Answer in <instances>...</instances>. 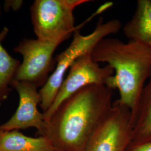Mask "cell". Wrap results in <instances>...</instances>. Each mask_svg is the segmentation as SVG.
<instances>
[{
    "instance_id": "6da1fadb",
    "label": "cell",
    "mask_w": 151,
    "mask_h": 151,
    "mask_svg": "<svg viewBox=\"0 0 151 151\" xmlns=\"http://www.w3.org/2000/svg\"><path fill=\"white\" fill-rule=\"evenodd\" d=\"M113 90L85 87L65 100L46 122L43 136L58 151H84L87 143L113 106Z\"/></svg>"
},
{
    "instance_id": "7a4b0ae2",
    "label": "cell",
    "mask_w": 151,
    "mask_h": 151,
    "mask_svg": "<svg viewBox=\"0 0 151 151\" xmlns=\"http://www.w3.org/2000/svg\"><path fill=\"white\" fill-rule=\"evenodd\" d=\"M96 62L111 66L114 75L107 87L119 91L121 105L132 111L146 82L151 76V49L133 40L125 43L118 39L104 38L91 52Z\"/></svg>"
},
{
    "instance_id": "3957f363",
    "label": "cell",
    "mask_w": 151,
    "mask_h": 151,
    "mask_svg": "<svg viewBox=\"0 0 151 151\" xmlns=\"http://www.w3.org/2000/svg\"><path fill=\"white\" fill-rule=\"evenodd\" d=\"M81 26L80 25L73 32V39L70 45L55 57L57 65L54 71L39 91L41 99L40 105L43 113L54 102L65 79V74L72 64L82 55L92 52L101 40L118 32L122 24L116 19L104 22L101 19L93 31L86 35H83L80 32Z\"/></svg>"
},
{
    "instance_id": "277c9868",
    "label": "cell",
    "mask_w": 151,
    "mask_h": 151,
    "mask_svg": "<svg viewBox=\"0 0 151 151\" xmlns=\"http://www.w3.org/2000/svg\"><path fill=\"white\" fill-rule=\"evenodd\" d=\"M90 0H36L31 6V18L37 39L44 41L67 39L76 27L73 12Z\"/></svg>"
},
{
    "instance_id": "5b68a950",
    "label": "cell",
    "mask_w": 151,
    "mask_h": 151,
    "mask_svg": "<svg viewBox=\"0 0 151 151\" xmlns=\"http://www.w3.org/2000/svg\"><path fill=\"white\" fill-rule=\"evenodd\" d=\"M114 75L113 68L106 65L101 67L93 60L91 52L82 55L72 64L64 79L54 102L44 114L47 122L65 100L85 87L93 85L107 86Z\"/></svg>"
},
{
    "instance_id": "8992f818",
    "label": "cell",
    "mask_w": 151,
    "mask_h": 151,
    "mask_svg": "<svg viewBox=\"0 0 151 151\" xmlns=\"http://www.w3.org/2000/svg\"><path fill=\"white\" fill-rule=\"evenodd\" d=\"M62 42L39 39L22 40L14 49L15 52L22 54L23 61L13 81L27 82L38 87L43 86L48 79L49 72L54 68V52Z\"/></svg>"
},
{
    "instance_id": "52a82bcc",
    "label": "cell",
    "mask_w": 151,
    "mask_h": 151,
    "mask_svg": "<svg viewBox=\"0 0 151 151\" xmlns=\"http://www.w3.org/2000/svg\"><path fill=\"white\" fill-rule=\"evenodd\" d=\"M131 111L116 101L87 143L84 151H125L132 133Z\"/></svg>"
},
{
    "instance_id": "ba28073f",
    "label": "cell",
    "mask_w": 151,
    "mask_h": 151,
    "mask_svg": "<svg viewBox=\"0 0 151 151\" xmlns=\"http://www.w3.org/2000/svg\"><path fill=\"white\" fill-rule=\"evenodd\" d=\"M11 85L19 94V104L10 119L0 125V129L10 131L34 128L40 135H44L47 123L43 113H41L38 109L41 101L38 87L24 81H13Z\"/></svg>"
},
{
    "instance_id": "9c48e42d",
    "label": "cell",
    "mask_w": 151,
    "mask_h": 151,
    "mask_svg": "<svg viewBox=\"0 0 151 151\" xmlns=\"http://www.w3.org/2000/svg\"><path fill=\"white\" fill-rule=\"evenodd\" d=\"M129 40L143 44L151 49V0H138L135 12L123 27Z\"/></svg>"
},
{
    "instance_id": "30bf717a",
    "label": "cell",
    "mask_w": 151,
    "mask_h": 151,
    "mask_svg": "<svg viewBox=\"0 0 151 151\" xmlns=\"http://www.w3.org/2000/svg\"><path fill=\"white\" fill-rule=\"evenodd\" d=\"M0 151H58L46 136L32 137L19 130L0 129Z\"/></svg>"
},
{
    "instance_id": "8fae6325",
    "label": "cell",
    "mask_w": 151,
    "mask_h": 151,
    "mask_svg": "<svg viewBox=\"0 0 151 151\" xmlns=\"http://www.w3.org/2000/svg\"><path fill=\"white\" fill-rule=\"evenodd\" d=\"M130 124L132 130L134 128L142 135H151V76L131 111Z\"/></svg>"
},
{
    "instance_id": "7c38bea8",
    "label": "cell",
    "mask_w": 151,
    "mask_h": 151,
    "mask_svg": "<svg viewBox=\"0 0 151 151\" xmlns=\"http://www.w3.org/2000/svg\"><path fill=\"white\" fill-rule=\"evenodd\" d=\"M20 62L13 58L2 45L0 40V102L6 100L10 92L11 85Z\"/></svg>"
},
{
    "instance_id": "4fadbf2b",
    "label": "cell",
    "mask_w": 151,
    "mask_h": 151,
    "mask_svg": "<svg viewBox=\"0 0 151 151\" xmlns=\"http://www.w3.org/2000/svg\"><path fill=\"white\" fill-rule=\"evenodd\" d=\"M22 1H6V7H7L8 9L11 7L12 9L18 10L22 4Z\"/></svg>"
},
{
    "instance_id": "5bb4252c",
    "label": "cell",
    "mask_w": 151,
    "mask_h": 151,
    "mask_svg": "<svg viewBox=\"0 0 151 151\" xmlns=\"http://www.w3.org/2000/svg\"><path fill=\"white\" fill-rule=\"evenodd\" d=\"M133 151H151V142L139 146Z\"/></svg>"
},
{
    "instance_id": "9a60e30c",
    "label": "cell",
    "mask_w": 151,
    "mask_h": 151,
    "mask_svg": "<svg viewBox=\"0 0 151 151\" xmlns=\"http://www.w3.org/2000/svg\"><path fill=\"white\" fill-rule=\"evenodd\" d=\"M0 125H1V124H0Z\"/></svg>"
}]
</instances>
